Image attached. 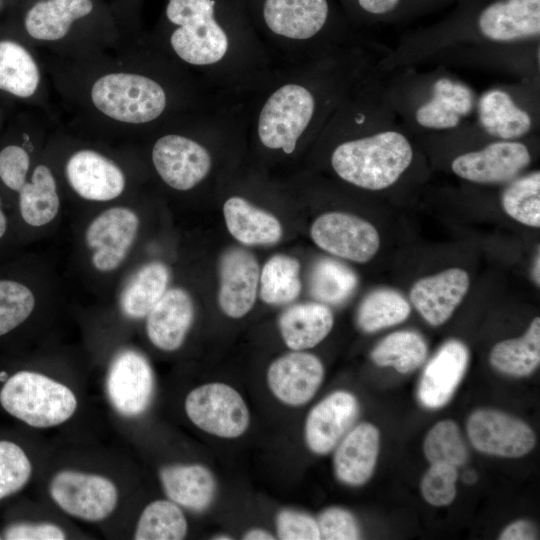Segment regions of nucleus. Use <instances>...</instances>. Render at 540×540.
Segmentation results:
<instances>
[{"label":"nucleus","instance_id":"1","mask_svg":"<svg viewBox=\"0 0 540 540\" xmlns=\"http://www.w3.org/2000/svg\"><path fill=\"white\" fill-rule=\"evenodd\" d=\"M424 64L540 82V0H459L442 20L403 34L376 68L387 74Z\"/></svg>","mask_w":540,"mask_h":540},{"label":"nucleus","instance_id":"2","mask_svg":"<svg viewBox=\"0 0 540 540\" xmlns=\"http://www.w3.org/2000/svg\"><path fill=\"white\" fill-rule=\"evenodd\" d=\"M374 42L312 60L273 65L233 95L244 135L264 150L293 155L317 139L352 88L387 51Z\"/></svg>","mask_w":540,"mask_h":540},{"label":"nucleus","instance_id":"3","mask_svg":"<svg viewBox=\"0 0 540 540\" xmlns=\"http://www.w3.org/2000/svg\"><path fill=\"white\" fill-rule=\"evenodd\" d=\"M333 174L355 188L381 192L401 183L418 159L417 139L383 95L376 65L352 88L317 138Z\"/></svg>","mask_w":540,"mask_h":540},{"label":"nucleus","instance_id":"4","mask_svg":"<svg viewBox=\"0 0 540 540\" xmlns=\"http://www.w3.org/2000/svg\"><path fill=\"white\" fill-rule=\"evenodd\" d=\"M165 16L172 52L214 94L233 95L274 65L238 0H168Z\"/></svg>","mask_w":540,"mask_h":540},{"label":"nucleus","instance_id":"5","mask_svg":"<svg viewBox=\"0 0 540 540\" xmlns=\"http://www.w3.org/2000/svg\"><path fill=\"white\" fill-rule=\"evenodd\" d=\"M274 65L375 42L356 32L337 0H238Z\"/></svg>","mask_w":540,"mask_h":540},{"label":"nucleus","instance_id":"6","mask_svg":"<svg viewBox=\"0 0 540 540\" xmlns=\"http://www.w3.org/2000/svg\"><path fill=\"white\" fill-rule=\"evenodd\" d=\"M382 85L388 105L414 136L456 128L475 111L476 92L445 66L398 69L382 74Z\"/></svg>","mask_w":540,"mask_h":540},{"label":"nucleus","instance_id":"7","mask_svg":"<svg viewBox=\"0 0 540 540\" xmlns=\"http://www.w3.org/2000/svg\"><path fill=\"white\" fill-rule=\"evenodd\" d=\"M463 128L470 146L456 152L448 165L458 178L478 185H503L532 163L536 135L502 140L489 136L475 122L466 121Z\"/></svg>","mask_w":540,"mask_h":540},{"label":"nucleus","instance_id":"8","mask_svg":"<svg viewBox=\"0 0 540 540\" xmlns=\"http://www.w3.org/2000/svg\"><path fill=\"white\" fill-rule=\"evenodd\" d=\"M474 121L486 134L502 140L524 139L540 126V82L500 83L477 96Z\"/></svg>","mask_w":540,"mask_h":540},{"label":"nucleus","instance_id":"9","mask_svg":"<svg viewBox=\"0 0 540 540\" xmlns=\"http://www.w3.org/2000/svg\"><path fill=\"white\" fill-rule=\"evenodd\" d=\"M0 403L10 415L35 428L60 425L77 409L76 396L69 387L44 374L26 370L5 381Z\"/></svg>","mask_w":540,"mask_h":540},{"label":"nucleus","instance_id":"10","mask_svg":"<svg viewBox=\"0 0 540 540\" xmlns=\"http://www.w3.org/2000/svg\"><path fill=\"white\" fill-rule=\"evenodd\" d=\"M94 106L107 117L128 124H148L167 110L168 94L154 78L116 72L98 78L91 88Z\"/></svg>","mask_w":540,"mask_h":540},{"label":"nucleus","instance_id":"11","mask_svg":"<svg viewBox=\"0 0 540 540\" xmlns=\"http://www.w3.org/2000/svg\"><path fill=\"white\" fill-rule=\"evenodd\" d=\"M188 419L200 430L222 439H236L248 430L250 411L242 395L223 382L192 389L184 401Z\"/></svg>","mask_w":540,"mask_h":540},{"label":"nucleus","instance_id":"12","mask_svg":"<svg viewBox=\"0 0 540 540\" xmlns=\"http://www.w3.org/2000/svg\"><path fill=\"white\" fill-rule=\"evenodd\" d=\"M151 160L161 180L178 191L197 187L214 168V155L209 147L182 133H166L157 138Z\"/></svg>","mask_w":540,"mask_h":540},{"label":"nucleus","instance_id":"13","mask_svg":"<svg viewBox=\"0 0 540 540\" xmlns=\"http://www.w3.org/2000/svg\"><path fill=\"white\" fill-rule=\"evenodd\" d=\"M49 494L65 513L78 519L98 522L109 517L118 504V489L108 478L74 470L56 473Z\"/></svg>","mask_w":540,"mask_h":540},{"label":"nucleus","instance_id":"14","mask_svg":"<svg viewBox=\"0 0 540 540\" xmlns=\"http://www.w3.org/2000/svg\"><path fill=\"white\" fill-rule=\"evenodd\" d=\"M310 235L322 250L357 263L370 261L380 247L379 233L369 221L340 211L318 216Z\"/></svg>","mask_w":540,"mask_h":540},{"label":"nucleus","instance_id":"15","mask_svg":"<svg viewBox=\"0 0 540 540\" xmlns=\"http://www.w3.org/2000/svg\"><path fill=\"white\" fill-rule=\"evenodd\" d=\"M470 442L480 452L518 458L535 446L533 430L522 420L495 409H478L467 420Z\"/></svg>","mask_w":540,"mask_h":540},{"label":"nucleus","instance_id":"16","mask_svg":"<svg viewBox=\"0 0 540 540\" xmlns=\"http://www.w3.org/2000/svg\"><path fill=\"white\" fill-rule=\"evenodd\" d=\"M106 390L113 408L123 417L143 414L154 393V374L148 360L135 350L119 352L110 364Z\"/></svg>","mask_w":540,"mask_h":540},{"label":"nucleus","instance_id":"17","mask_svg":"<svg viewBox=\"0 0 540 540\" xmlns=\"http://www.w3.org/2000/svg\"><path fill=\"white\" fill-rule=\"evenodd\" d=\"M139 218L126 207H112L95 217L85 233L93 251L92 264L101 272L118 268L126 258L138 232Z\"/></svg>","mask_w":540,"mask_h":540},{"label":"nucleus","instance_id":"18","mask_svg":"<svg viewBox=\"0 0 540 540\" xmlns=\"http://www.w3.org/2000/svg\"><path fill=\"white\" fill-rule=\"evenodd\" d=\"M325 375L321 360L305 351L286 353L274 359L266 372L272 395L289 407L308 403L319 390Z\"/></svg>","mask_w":540,"mask_h":540},{"label":"nucleus","instance_id":"19","mask_svg":"<svg viewBox=\"0 0 540 540\" xmlns=\"http://www.w3.org/2000/svg\"><path fill=\"white\" fill-rule=\"evenodd\" d=\"M359 413L354 394L345 390L333 391L315 404L304 423V441L316 455L330 453L353 427Z\"/></svg>","mask_w":540,"mask_h":540},{"label":"nucleus","instance_id":"20","mask_svg":"<svg viewBox=\"0 0 540 540\" xmlns=\"http://www.w3.org/2000/svg\"><path fill=\"white\" fill-rule=\"evenodd\" d=\"M260 268L252 253L242 248L225 251L219 263L218 304L229 318L247 315L255 305Z\"/></svg>","mask_w":540,"mask_h":540},{"label":"nucleus","instance_id":"21","mask_svg":"<svg viewBox=\"0 0 540 540\" xmlns=\"http://www.w3.org/2000/svg\"><path fill=\"white\" fill-rule=\"evenodd\" d=\"M65 174L71 188L86 200L110 201L125 189L122 170L94 150L83 149L72 154L66 163Z\"/></svg>","mask_w":540,"mask_h":540},{"label":"nucleus","instance_id":"22","mask_svg":"<svg viewBox=\"0 0 540 540\" xmlns=\"http://www.w3.org/2000/svg\"><path fill=\"white\" fill-rule=\"evenodd\" d=\"M468 362L469 351L462 341H446L423 370L418 386L420 403L428 409L445 406L463 379Z\"/></svg>","mask_w":540,"mask_h":540},{"label":"nucleus","instance_id":"23","mask_svg":"<svg viewBox=\"0 0 540 540\" xmlns=\"http://www.w3.org/2000/svg\"><path fill=\"white\" fill-rule=\"evenodd\" d=\"M470 278L461 268H449L416 281L410 300L422 318L432 326L444 324L468 292Z\"/></svg>","mask_w":540,"mask_h":540},{"label":"nucleus","instance_id":"24","mask_svg":"<svg viewBox=\"0 0 540 540\" xmlns=\"http://www.w3.org/2000/svg\"><path fill=\"white\" fill-rule=\"evenodd\" d=\"M194 320V304L187 291L181 288L166 290L146 316V333L159 350L179 349Z\"/></svg>","mask_w":540,"mask_h":540},{"label":"nucleus","instance_id":"25","mask_svg":"<svg viewBox=\"0 0 540 540\" xmlns=\"http://www.w3.org/2000/svg\"><path fill=\"white\" fill-rule=\"evenodd\" d=\"M380 433L369 422L352 427L334 448L336 478L348 486H361L372 476L379 453Z\"/></svg>","mask_w":540,"mask_h":540},{"label":"nucleus","instance_id":"26","mask_svg":"<svg viewBox=\"0 0 540 540\" xmlns=\"http://www.w3.org/2000/svg\"><path fill=\"white\" fill-rule=\"evenodd\" d=\"M161 485L168 499L190 511L207 510L215 500L216 479L202 464H172L159 471Z\"/></svg>","mask_w":540,"mask_h":540},{"label":"nucleus","instance_id":"27","mask_svg":"<svg viewBox=\"0 0 540 540\" xmlns=\"http://www.w3.org/2000/svg\"><path fill=\"white\" fill-rule=\"evenodd\" d=\"M223 216L229 233L244 245H270L283 234L280 221L242 196H230L223 204Z\"/></svg>","mask_w":540,"mask_h":540},{"label":"nucleus","instance_id":"28","mask_svg":"<svg viewBox=\"0 0 540 540\" xmlns=\"http://www.w3.org/2000/svg\"><path fill=\"white\" fill-rule=\"evenodd\" d=\"M333 325V313L323 303L293 305L286 309L278 320L284 344L294 351L315 347L328 336Z\"/></svg>","mask_w":540,"mask_h":540},{"label":"nucleus","instance_id":"29","mask_svg":"<svg viewBox=\"0 0 540 540\" xmlns=\"http://www.w3.org/2000/svg\"><path fill=\"white\" fill-rule=\"evenodd\" d=\"M92 10V0H42L28 10L25 29L34 39L56 41L68 34L74 21Z\"/></svg>","mask_w":540,"mask_h":540},{"label":"nucleus","instance_id":"30","mask_svg":"<svg viewBox=\"0 0 540 540\" xmlns=\"http://www.w3.org/2000/svg\"><path fill=\"white\" fill-rule=\"evenodd\" d=\"M489 361L499 372L525 377L540 363V319L535 317L523 336L498 342L492 348Z\"/></svg>","mask_w":540,"mask_h":540},{"label":"nucleus","instance_id":"31","mask_svg":"<svg viewBox=\"0 0 540 540\" xmlns=\"http://www.w3.org/2000/svg\"><path fill=\"white\" fill-rule=\"evenodd\" d=\"M169 270L161 262H152L140 268L124 288L120 305L131 319L146 317L167 290Z\"/></svg>","mask_w":540,"mask_h":540},{"label":"nucleus","instance_id":"32","mask_svg":"<svg viewBox=\"0 0 540 540\" xmlns=\"http://www.w3.org/2000/svg\"><path fill=\"white\" fill-rule=\"evenodd\" d=\"M60 200L55 178L45 165H38L19 190V209L23 220L34 227L51 222L58 214Z\"/></svg>","mask_w":540,"mask_h":540},{"label":"nucleus","instance_id":"33","mask_svg":"<svg viewBox=\"0 0 540 540\" xmlns=\"http://www.w3.org/2000/svg\"><path fill=\"white\" fill-rule=\"evenodd\" d=\"M39 82V69L29 51L17 42L0 41V90L28 98Z\"/></svg>","mask_w":540,"mask_h":540},{"label":"nucleus","instance_id":"34","mask_svg":"<svg viewBox=\"0 0 540 540\" xmlns=\"http://www.w3.org/2000/svg\"><path fill=\"white\" fill-rule=\"evenodd\" d=\"M300 263L289 255L276 254L260 270L259 294L268 305L281 306L300 294Z\"/></svg>","mask_w":540,"mask_h":540},{"label":"nucleus","instance_id":"35","mask_svg":"<svg viewBox=\"0 0 540 540\" xmlns=\"http://www.w3.org/2000/svg\"><path fill=\"white\" fill-rule=\"evenodd\" d=\"M427 352L426 341L418 332L401 330L383 338L371 351V359L377 366L406 374L421 366Z\"/></svg>","mask_w":540,"mask_h":540},{"label":"nucleus","instance_id":"36","mask_svg":"<svg viewBox=\"0 0 540 540\" xmlns=\"http://www.w3.org/2000/svg\"><path fill=\"white\" fill-rule=\"evenodd\" d=\"M188 522L181 507L169 499L150 502L142 511L134 532L136 540H181Z\"/></svg>","mask_w":540,"mask_h":540},{"label":"nucleus","instance_id":"37","mask_svg":"<svg viewBox=\"0 0 540 540\" xmlns=\"http://www.w3.org/2000/svg\"><path fill=\"white\" fill-rule=\"evenodd\" d=\"M409 302L398 292L381 288L369 293L357 312V324L366 333H373L405 321L410 315Z\"/></svg>","mask_w":540,"mask_h":540},{"label":"nucleus","instance_id":"38","mask_svg":"<svg viewBox=\"0 0 540 540\" xmlns=\"http://www.w3.org/2000/svg\"><path fill=\"white\" fill-rule=\"evenodd\" d=\"M500 201L503 210L515 221L540 227V172L522 173L503 184Z\"/></svg>","mask_w":540,"mask_h":540},{"label":"nucleus","instance_id":"39","mask_svg":"<svg viewBox=\"0 0 540 540\" xmlns=\"http://www.w3.org/2000/svg\"><path fill=\"white\" fill-rule=\"evenodd\" d=\"M357 276L344 264L332 259L318 261L311 272L310 291L323 304H340L357 287Z\"/></svg>","mask_w":540,"mask_h":540},{"label":"nucleus","instance_id":"40","mask_svg":"<svg viewBox=\"0 0 540 540\" xmlns=\"http://www.w3.org/2000/svg\"><path fill=\"white\" fill-rule=\"evenodd\" d=\"M423 451L430 464L444 463L458 468L468 459L460 429L453 420H442L429 430Z\"/></svg>","mask_w":540,"mask_h":540},{"label":"nucleus","instance_id":"41","mask_svg":"<svg viewBox=\"0 0 540 540\" xmlns=\"http://www.w3.org/2000/svg\"><path fill=\"white\" fill-rule=\"evenodd\" d=\"M350 26L358 33L379 24H397L402 0H337ZM366 35V34H364Z\"/></svg>","mask_w":540,"mask_h":540},{"label":"nucleus","instance_id":"42","mask_svg":"<svg viewBox=\"0 0 540 540\" xmlns=\"http://www.w3.org/2000/svg\"><path fill=\"white\" fill-rule=\"evenodd\" d=\"M35 307L32 291L22 283L0 280V336L22 324Z\"/></svg>","mask_w":540,"mask_h":540},{"label":"nucleus","instance_id":"43","mask_svg":"<svg viewBox=\"0 0 540 540\" xmlns=\"http://www.w3.org/2000/svg\"><path fill=\"white\" fill-rule=\"evenodd\" d=\"M31 462L17 444L0 441V499L22 489L30 479Z\"/></svg>","mask_w":540,"mask_h":540},{"label":"nucleus","instance_id":"44","mask_svg":"<svg viewBox=\"0 0 540 540\" xmlns=\"http://www.w3.org/2000/svg\"><path fill=\"white\" fill-rule=\"evenodd\" d=\"M457 468L444 463L431 464L421 481L423 498L434 506H447L456 496Z\"/></svg>","mask_w":540,"mask_h":540},{"label":"nucleus","instance_id":"45","mask_svg":"<svg viewBox=\"0 0 540 540\" xmlns=\"http://www.w3.org/2000/svg\"><path fill=\"white\" fill-rule=\"evenodd\" d=\"M316 520L321 539L356 540L361 537L357 519L349 510L342 507L326 508Z\"/></svg>","mask_w":540,"mask_h":540},{"label":"nucleus","instance_id":"46","mask_svg":"<svg viewBox=\"0 0 540 540\" xmlns=\"http://www.w3.org/2000/svg\"><path fill=\"white\" fill-rule=\"evenodd\" d=\"M277 536L281 540H319L317 520L295 509L280 510L275 519Z\"/></svg>","mask_w":540,"mask_h":540},{"label":"nucleus","instance_id":"47","mask_svg":"<svg viewBox=\"0 0 540 540\" xmlns=\"http://www.w3.org/2000/svg\"><path fill=\"white\" fill-rule=\"evenodd\" d=\"M29 166V154L24 148L9 145L0 151V178L8 188L19 192L26 183Z\"/></svg>","mask_w":540,"mask_h":540},{"label":"nucleus","instance_id":"48","mask_svg":"<svg viewBox=\"0 0 540 540\" xmlns=\"http://www.w3.org/2000/svg\"><path fill=\"white\" fill-rule=\"evenodd\" d=\"M66 534L53 523H14L6 528L4 539L8 540H63Z\"/></svg>","mask_w":540,"mask_h":540},{"label":"nucleus","instance_id":"49","mask_svg":"<svg viewBox=\"0 0 540 540\" xmlns=\"http://www.w3.org/2000/svg\"><path fill=\"white\" fill-rule=\"evenodd\" d=\"M459 0H402L397 24L408 23L411 20L436 12Z\"/></svg>","mask_w":540,"mask_h":540},{"label":"nucleus","instance_id":"50","mask_svg":"<svg viewBox=\"0 0 540 540\" xmlns=\"http://www.w3.org/2000/svg\"><path fill=\"white\" fill-rule=\"evenodd\" d=\"M536 538L535 526L527 520L512 522L499 536L501 540H532Z\"/></svg>","mask_w":540,"mask_h":540},{"label":"nucleus","instance_id":"51","mask_svg":"<svg viewBox=\"0 0 540 540\" xmlns=\"http://www.w3.org/2000/svg\"><path fill=\"white\" fill-rule=\"evenodd\" d=\"M242 539L244 540H274L275 537L265 529L251 528L243 534Z\"/></svg>","mask_w":540,"mask_h":540},{"label":"nucleus","instance_id":"52","mask_svg":"<svg viewBox=\"0 0 540 540\" xmlns=\"http://www.w3.org/2000/svg\"><path fill=\"white\" fill-rule=\"evenodd\" d=\"M7 227V220L0 204V238L5 234Z\"/></svg>","mask_w":540,"mask_h":540},{"label":"nucleus","instance_id":"53","mask_svg":"<svg viewBox=\"0 0 540 540\" xmlns=\"http://www.w3.org/2000/svg\"><path fill=\"white\" fill-rule=\"evenodd\" d=\"M539 257H540V255L538 254L537 258L535 260L534 268H533V276H534V279H535V282L537 283V285L540 284V274H539L540 259H539Z\"/></svg>","mask_w":540,"mask_h":540},{"label":"nucleus","instance_id":"54","mask_svg":"<svg viewBox=\"0 0 540 540\" xmlns=\"http://www.w3.org/2000/svg\"><path fill=\"white\" fill-rule=\"evenodd\" d=\"M476 480H477V475H476V473L473 472V471H467V472L463 475V481H465V482L468 483V484H472V483H474Z\"/></svg>","mask_w":540,"mask_h":540},{"label":"nucleus","instance_id":"55","mask_svg":"<svg viewBox=\"0 0 540 540\" xmlns=\"http://www.w3.org/2000/svg\"><path fill=\"white\" fill-rule=\"evenodd\" d=\"M212 539H214V540H232L233 538L229 534L219 533V534L214 535L212 537Z\"/></svg>","mask_w":540,"mask_h":540},{"label":"nucleus","instance_id":"56","mask_svg":"<svg viewBox=\"0 0 540 540\" xmlns=\"http://www.w3.org/2000/svg\"><path fill=\"white\" fill-rule=\"evenodd\" d=\"M6 372H0V381H6L8 379Z\"/></svg>","mask_w":540,"mask_h":540},{"label":"nucleus","instance_id":"57","mask_svg":"<svg viewBox=\"0 0 540 540\" xmlns=\"http://www.w3.org/2000/svg\"><path fill=\"white\" fill-rule=\"evenodd\" d=\"M0 116H1V114H0Z\"/></svg>","mask_w":540,"mask_h":540}]
</instances>
